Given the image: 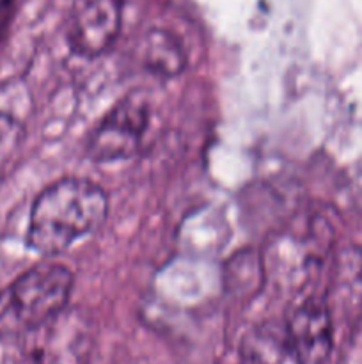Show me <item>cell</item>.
Here are the masks:
<instances>
[{
  "mask_svg": "<svg viewBox=\"0 0 362 364\" xmlns=\"http://www.w3.org/2000/svg\"><path fill=\"white\" fill-rule=\"evenodd\" d=\"M142 64L149 73L162 78L180 75L187 66V52L183 43L170 31L153 28L142 43Z\"/></svg>",
  "mask_w": 362,
  "mask_h": 364,
  "instance_id": "cell-10",
  "label": "cell"
},
{
  "mask_svg": "<svg viewBox=\"0 0 362 364\" xmlns=\"http://www.w3.org/2000/svg\"><path fill=\"white\" fill-rule=\"evenodd\" d=\"M119 28V0H80L71 16L67 39L78 55L98 57L112 48Z\"/></svg>",
  "mask_w": 362,
  "mask_h": 364,
  "instance_id": "cell-7",
  "label": "cell"
},
{
  "mask_svg": "<svg viewBox=\"0 0 362 364\" xmlns=\"http://www.w3.org/2000/svg\"><path fill=\"white\" fill-rule=\"evenodd\" d=\"M23 137L25 132L20 121L9 114L0 112V176L6 173L16 153L20 151Z\"/></svg>",
  "mask_w": 362,
  "mask_h": 364,
  "instance_id": "cell-11",
  "label": "cell"
},
{
  "mask_svg": "<svg viewBox=\"0 0 362 364\" xmlns=\"http://www.w3.org/2000/svg\"><path fill=\"white\" fill-rule=\"evenodd\" d=\"M20 340L16 364H89L94 326L87 313L66 308Z\"/></svg>",
  "mask_w": 362,
  "mask_h": 364,
  "instance_id": "cell-3",
  "label": "cell"
},
{
  "mask_svg": "<svg viewBox=\"0 0 362 364\" xmlns=\"http://www.w3.org/2000/svg\"><path fill=\"white\" fill-rule=\"evenodd\" d=\"M14 7H16V0H0V41L6 36L11 20H13Z\"/></svg>",
  "mask_w": 362,
  "mask_h": 364,
  "instance_id": "cell-13",
  "label": "cell"
},
{
  "mask_svg": "<svg viewBox=\"0 0 362 364\" xmlns=\"http://www.w3.org/2000/svg\"><path fill=\"white\" fill-rule=\"evenodd\" d=\"M106 212L109 199L98 185L78 178L57 181L32 205L28 247L45 256L60 255L102 226Z\"/></svg>",
  "mask_w": 362,
  "mask_h": 364,
  "instance_id": "cell-1",
  "label": "cell"
},
{
  "mask_svg": "<svg viewBox=\"0 0 362 364\" xmlns=\"http://www.w3.org/2000/svg\"><path fill=\"white\" fill-rule=\"evenodd\" d=\"M302 364H325L334 345V316L325 299L298 301L284 320Z\"/></svg>",
  "mask_w": 362,
  "mask_h": 364,
  "instance_id": "cell-6",
  "label": "cell"
},
{
  "mask_svg": "<svg viewBox=\"0 0 362 364\" xmlns=\"http://www.w3.org/2000/svg\"><path fill=\"white\" fill-rule=\"evenodd\" d=\"M238 364H302L284 322H263L241 338Z\"/></svg>",
  "mask_w": 362,
  "mask_h": 364,
  "instance_id": "cell-9",
  "label": "cell"
},
{
  "mask_svg": "<svg viewBox=\"0 0 362 364\" xmlns=\"http://www.w3.org/2000/svg\"><path fill=\"white\" fill-rule=\"evenodd\" d=\"M148 124V107L141 100L117 103L92 132L87 142L89 159L99 164L130 159L141 148Z\"/></svg>",
  "mask_w": 362,
  "mask_h": 364,
  "instance_id": "cell-4",
  "label": "cell"
},
{
  "mask_svg": "<svg viewBox=\"0 0 362 364\" xmlns=\"http://www.w3.org/2000/svg\"><path fill=\"white\" fill-rule=\"evenodd\" d=\"M339 364H362V320L355 323L353 334L341 355Z\"/></svg>",
  "mask_w": 362,
  "mask_h": 364,
  "instance_id": "cell-12",
  "label": "cell"
},
{
  "mask_svg": "<svg viewBox=\"0 0 362 364\" xmlns=\"http://www.w3.org/2000/svg\"><path fill=\"white\" fill-rule=\"evenodd\" d=\"M330 313L358 323L362 320V247L350 245L337 255L329 295Z\"/></svg>",
  "mask_w": 362,
  "mask_h": 364,
  "instance_id": "cell-8",
  "label": "cell"
},
{
  "mask_svg": "<svg viewBox=\"0 0 362 364\" xmlns=\"http://www.w3.org/2000/svg\"><path fill=\"white\" fill-rule=\"evenodd\" d=\"M332 242V230L325 220L311 219L300 235L291 233L279 240L270 255V269L277 277L284 276L290 287H304L312 272L322 267Z\"/></svg>",
  "mask_w": 362,
  "mask_h": 364,
  "instance_id": "cell-5",
  "label": "cell"
},
{
  "mask_svg": "<svg viewBox=\"0 0 362 364\" xmlns=\"http://www.w3.org/2000/svg\"><path fill=\"white\" fill-rule=\"evenodd\" d=\"M73 274L43 263L21 274L0 291V338H21L66 309Z\"/></svg>",
  "mask_w": 362,
  "mask_h": 364,
  "instance_id": "cell-2",
  "label": "cell"
}]
</instances>
